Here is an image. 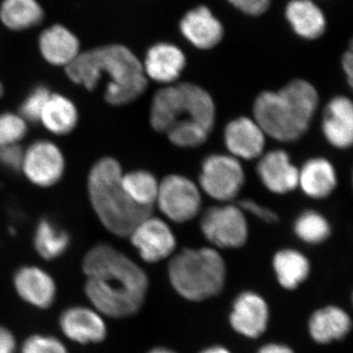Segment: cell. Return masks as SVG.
I'll return each mask as SVG.
<instances>
[{
	"label": "cell",
	"instance_id": "e0dca14e",
	"mask_svg": "<svg viewBox=\"0 0 353 353\" xmlns=\"http://www.w3.org/2000/svg\"><path fill=\"white\" fill-rule=\"evenodd\" d=\"M269 319L267 303L259 294L243 292L234 301L230 322L234 331L248 338L264 333Z\"/></svg>",
	"mask_w": 353,
	"mask_h": 353
},
{
	"label": "cell",
	"instance_id": "ba28073f",
	"mask_svg": "<svg viewBox=\"0 0 353 353\" xmlns=\"http://www.w3.org/2000/svg\"><path fill=\"white\" fill-rule=\"evenodd\" d=\"M201 229L212 245L221 248H241L248 236L243 210L232 204L208 208L202 215Z\"/></svg>",
	"mask_w": 353,
	"mask_h": 353
},
{
	"label": "cell",
	"instance_id": "4316f807",
	"mask_svg": "<svg viewBox=\"0 0 353 353\" xmlns=\"http://www.w3.org/2000/svg\"><path fill=\"white\" fill-rule=\"evenodd\" d=\"M34 243L37 252L43 259H55L66 252L70 245V236L52 221L43 219L37 227Z\"/></svg>",
	"mask_w": 353,
	"mask_h": 353
},
{
	"label": "cell",
	"instance_id": "603a6c76",
	"mask_svg": "<svg viewBox=\"0 0 353 353\" xmlns=\"http://www.w3.org/2000/svg\"><path fill=\"white\" fill-rule=\"evenodd\" d=\"M350 328V316L336 306L319 309L309 320V333L313 340L322 345L345 338Z\"/></svg>",
	"mask_w": 353,
	"mask_h": 353
},
{
	"label": "cell",
	"instance_id": "484cf974",
	"mask_svg": "<svg viewBox=\"0 0 353 353\" xmlns=\"http://www.w3.org/2000/svg\"><path fill=\"white\" fill-rule=\"evenodd\" d=\"M41 121L53 134H66L76 127L78 112L73 102L67 97L51 94L41 113Z\"/></svg>",
	"mask_w": 353,
	"mask_h": 353
},
{
	"label": "cell",
	"instance_id": "8fae6325",
	"mask_svg": "<svg viewBox=\"0 0 353 353\" xmlns=\"http://www.w3.org/2000/svg\"><path fill=\"white\" fill-rule=\"evenodd\" d=\"M22 169L32 183L50 187L63 175V155L54 143L38 141L25 152Z\"/></svg>",
	"mask_w": 353,
	"mask_h": 353
},
{
	"label": "cell",
	"instance_id": "9a60e30c",
	"mask_svg": "<svg viewBox=\"0 0 353 353\" xmlns=\"http://www.w3.org/2000/svg\"><path fill=\"white\" fill-rule=\"evenodd\" d=\"M257 175L264 187L274 194H285L299 187V170L284 150H273L260 157Z\"/></svg>",
	"mask_w": 353,
	"mask_h": 353
},
{
	"label": "cell",
	"instance_id": "d6a6232c",
	"mask_svg": "<svg viewBox=\"0 0 353 353\" xmlns=\"http://www.w3.org/2000/svg\"><path fill=\"white\" fill-rule=\"evenodd\" d=\"M24 150L17 143L0 148V165L9 171L19 172L24 160Z\"/></svg>",
	"mask_w": 353,
	"mask_h": 353
},
{
	"label": "cell",
	"instance_id": "e575fe53",
	"mask_svg": "<svg viewBox=\"0 0 353 353\" xmlns=\"http://www.w3.org/2000/svg\"><path fill=\"white\" fill-rule=\"evenodd\" d=\"M241 210H245L250 214L254 215L255 217L263 221L268 224H275L279 221L277 213L274 212L270 208H265L259 202L252 201V199H245L240 202Z\"/></svg>",
	"mask_w": 353,
	"mask_h": 353
},
{
	"label": "cell",
	"instance_id": "60d3db41",
	"mask_svg": "<svg viewBox=\"0 0 353 353\" xmlns=\"http://www.w3.org/2000/svg\"><path fill=\"white\" fill-rule=\"evenodd\" d=\"M3 94V87H2L1 83H0V97Z\"/></svg>",
	"mask_w": 353,
	"mask_h": 353
},
{
	"label": "cell",
	"instance_id": "6da1fadb",
	"mask_svg": "<svg viewBox=\"0 0 353 353\" xmlns=\"http://www.w3.org/2000/svg\"><path fill=\"white\" fill-rule=\"evenodd\" d=\"M85 294L101 314L125 318L143 306L148 288L145 272L113 246L99 243L85 255Z\"/></svg>",
	"mask_w": 353,
	"mask_h": 353
},
{
	"label": "cell",
	"instance_id": "cb8c5ba5",
	"mask_svg": "<svg viewBox=\"0 0 353 353\" xmlns=\"http://www.w3.org/2000/svg\"><path fill=\"white\" fill-rule=\"evenodd\" d=\"M273 266L279 283L287 290L296 289L307 279L310 272L308 259L294 250H283L276 253Z\"/></svg>",
	"mask_w": 353,
	"mask_h": 353
},
{
	"label": "cell",
	"instance_id": "74e56055",
	"mask_svg": "<svg viewBox=\"0 0 353 353\" xmlns=\"http://www.w3.org/2000/svg\"><path fill=\"white\" fill-rule=\"evenodd\" d=\"M259 353H294V352L285 345L270 343L260 348Z\"/></svg>",
	"mask_w": 353,
	"mask_h": 353
},
{
	"label": "cell",
	"instance_id": "4fadbf2b",
	"mask_svg": "<svg viewBox=\"0 0 353 353\" xmlns=\"http://www.w3.org/2000/svg\"><path fill=\"white\" fill-rule=\"evenodd\" d=\"M62 333L76 343H101L108 334L105 322L94 309L75 306L66 309L59 320Z\"/></svg>",
	"mask_w": 353,
	"mask_h": 353
},
{
	"label": "cell",
	"instance_id": "f1b7e54d",
	"mask_svg": "<svg viewBox=\"0 0 353 353\" xmlns=\"http://www.w3.org/2000/svg\"><path fill=\"white\" fill-rule=\"evenodd\" d=\"M294 233L297 238L310 245H318L331 234V226L324 216L314 210H306L294 222Z\"/></svg>",
	"mask_w": 353,
	"mask_h": 353
},
{
	"label": "cell",
	"instance_id": "f546056e",
	"mask_svg": "<svg viewBox=\"0 0 353 353\" xmlns=\"http://www.w3.org/2000/svg\"><path fill=\"white\" fill-rule=\"evenodd\" d=\"M51 94L48 88L39 85L32 90L21 104L20 114L23 120L37 123L41 121V113Z\"/></svg>",
	"mask_w": 353,
	"mask_h": 353
},
{
	"label": "cell",
	"instance_id": "9c48e42d",
	"mask_svg": "<svg viewBox=\"0 0 353 353\" xmlns=\"http://www.w3.org/2000/svg\"><path fill=\"white\" fill-rule=\"evenodd\" d=\"M157 202L168 219L182 224L194 219L201 211V190L185 176L169 175L159 183Z\"/></svg>",
	"mask_w": 353,
	"mask_h": 353
},
{
	"label": "cell",
	"instance_id": "30bf717a",
	"mask_svg": "<svg viewBox=\"0 0 353 353\" xmlns=\"http://www.w3.org/2000/svg\"><path fill=\"white\" fill-rule=\"evenodd\" d=\"M130 236L141 259L148 263L170 256L176 245L175 236L168 224L152 216L143 220Z\"/></svg>",
	"mask_w": 353,
	"mask_h": 353
},
{
	"label": "cell",
	"instance_id": "5b68a950",
	"mask_svg": "<svg viewBox=\"0 0 353 353\" xmlns=\"http://www.w3.org/2000/svg\"><path fill=\"white\" fill-rule=\"evenodd\" d=\"M216 108L211 95L192 83L167 85L155 92L150 108L153 129L167 132L178 127L197 126L212 132Z\"/></svg>",
	"mask_w": 353,
	"mask_h": 353
},
{
	"label": "cell",
	"instance_id": "836d02e7",
	"mask_svg": "<svg viewBox=\"0 0 353 353\" xmlns=\"http://www.w3.org/2000/svg\"><path fill=\"white\" fill-rule=\"evenodd\" d=\"M231 6L248 16L263 15L271 6L272 0H228Z\"/></svg>",
	"mask_w": 353,
	"mask_h": 353
},
{
	"label": "cell",
	"instance_id": "ffe728a7",
	"mask_svg": "<svg viewBox=\"0 0 353 353\" xmlns=\"http://www.w3.org/2000/svg\"><path fill=\"white\" fill-rule=\"evenodd\" d=\"M285 14L292 31L301 38L315 41L326 32V17L312 0H290Z\"/></svg>",
	"mask_w": 353,
	"mask_h": 353
},
{
	"label": "cell",
	"instance_id": "d4e9b609",
	"mask_svg": "<svg viewBox=\"0 0 353 353\" xmlns=\"http://www.w3.org/2000/svg\"><path fill=\"white\" fill-rule=\"evenodd\" d=\"M43 18V8L37 0H3L0 6V20L12 31L34 27Z\"/></svg>",
	"mask_w": 353,
	"mask_h": 353
},
{
	"label": "cell",
	"instance_id": "44dd1931",
	"mask_svg": "<svg viewBox=\"0 0 353 353\" xmlns=\"http://www.w3.org/2000/svg\"><path fill=\"white\" fill-rule=\"evenodd\" d=\"M39 50L50 64L67 67L80 54V43L75 34L63 26L54 25L39 37Z\"/></svg>",
	"mask_w": 353,
	"mask_h": 353
},
{
	"label": "cell",
	"instance_id": "83f0119b",
	"mask_svg": "<svg viewBox=\"0 0 353 353\" xmlns=\"http://www.w3.org/2000/svg\"><path fill=\"white\" fill-rule=\"evenodd\" d=\"M122 185L128 196L139 205L152 208L157 202L159 183L150 172H130L122 176Z\"/></svg>",
	"mask_w": 353,
	"mask_h": 353
},
{
	"label": "cell",
	"instance_id": "8d00e7d4",
	"mask_svg": "<svg viewBox=\"0 0 353 353\" xmlns=\"http://www.w3.org/2000/svg\"><path fill=\"white\" fill-rule=\"evenodd\" d=\"M341 67H343V72H345V77H347L348 85L352 87L353 83V53L352 46H350V50L343 53V59H341Z\"/></svg>",
	"mask_w": 353,
	"mask_h": 353
},
{
	"label": "cell",
	"instance_id": "2e32d148",
	"mask_svg": "<svg viewBox=\"0 0 353 353\" xmlns=\"http://www.w3.org/2000/svg\"><path fill=\"white\" fill-rule=\"evenodd\" d=\"M187 59L182 50L170 43H158L148 50L143 64L146 77L171 85L182 75Z\"/></svg>",
	"mask_w": 353,
	"mask_h": 353
},
{
	"label": "cell",
	"instance_id": "5bb4252c",
	"mask_svg": "<svg viewBox=\"0 0 353 353\" xmlns=\"http://www.w3.org/2000/svg\"><path fill=\"white\" fill-rule=\"evenodd\" d=\"M265 136L254 119L236 118L225 128V145L236 159L252 160L263 154Z\"/></svg>",
	"mask_w": 353,
	"mask_h": 353
},
{
	"label": "cell",
	"instance_id": "7a4b0ae2",
	"mask_svg": "<svg viewBox=\"0 0 353 353\" xmlns=\"http://www.w3.org/2000/svg\"><path fill=\"white\" fill-rule=\"evenodd\" d=\"M70 80L88 90L97 88L101 76L108 77L105 101L120 106L136 101L148 87V77L139 58L126 46L111 44L80 53L66 67Z\"/></svg>",
	"mask_w": 353,
	"mask_h": 353
},
{
	"label": "cell",
	"instance_id": "ac0fdd59",
	"mask_svg": "<svg viewBox=\"0 0 353 353\" xmlns=\"http://www.w3.org/2000/svg\"><path fill=\"white\" fill-rule=\"evenodd\" d=\"M14 287L21 299L38 308H48L57 296V285L38 267H22L14 276Z\"/></svg>",
	"mask_w": 353,
	"mask_h": 353
},
{
	"label": "cell",
	"instance_id": "7c38bea8",
	"mask_svg": "<svg viewBox=\"0 0 353 353\" xmlns=\"http://www.w3.org/2000/svg\"><path fill=\"white\" fill-rule=\"evenodd\" d=\"M181 32L189 43L199 50H212L224 38V27L208 7H194L183 15Z\"/></svg>",
	"mask_w": 353,
	"mask_h": 353
},
{
	"label": "cell",
	"instance_id": "52a82bcc",
	"mask_svg": "<svg viewBox=\"0 0 353 353\" xmlns=\"http://www.w3.org/2000/svg\"><path fill=\"white\" fill-rule=\"evenodd\" d=\"M199 183L203 192L216 201H233L245 183V172L232 155L212 154L202 163Z\"/></svg>",
	"mask_w": 353,
	"mask_h": 353
},
{
	"label": "cell",
	"instance_id": "f35d334b",
	"mask_svg": "<svg viewBox=\"0 0 353 353\" xmlns=\"http://www.w3.org/2000/svg\"><path fill=\"white\" fill-rule=\"evenodd\" d=\"M201 353H231L226 348L222 347H209Z\"/></svg>",
	"mask_w": 353,
	"mask_h": 353
},
{
	"label": "cell",
	"instance_id": "1f68e13d",
	"mask_svg": "<svg viewBox=\"0 0 353 353\" xmlns=\"http://www.w3.org/2000/svg\"><path fill=\"white\" fill-rule=\"evenodd\" d=\"M21 353H68V350L54 336L34 334L23 343Z\"/></svg>",
	"mask_w": 353,
	"mask_h": 353
},
{
	"label": "cell",
	"instance_id": "4dcf8cb0",
	"mask_svg": "<svg viewBox=\"0 0 353 353\" xmlns=\"http://www.w3.org/2000/svg\"><path fill=\"white\" fill-rule=\"evenodd\" d=\"M27 132L25 121L12 113L0 114V148L17 143Z\"/></svg>",
	"mask_w": 353,
	"mask_h": 353
},
{
	"label": "cell",
	"instance_id": "7402d4cb",
	"mask_svg": "<svg viewBox=\"0 0 353 353\" xmlns=\"http://www.w3.org/2000/svg\"><path fill=\"white\" fill-rule=\"evenodd\" d=\"M299 185L306 196L322 199L329 196L336 187L333 165L325 158H312L299 170Z\"/></svg>",
	"mask_w": 353,
	"mask_h": 353
},
{
	"label": "cell",
	"instance_id": "8992f818",
	"mask_svg": "<svg viewBox=\"0 0 353 353\" xmlns=\"http://www.w3.org/2000/svg\"><path fill=\"white\" fill-rule=\"evenodd\" d=\"M168 273L176 292L189 301H199L222 290L226 265L213 248H185L170 260Z\"/></svg>",
	"mask_w": 353,
	"mask_h": 353
},
{
	"label": "cell",
	"instance_id": "3957f363",
	"mask_svg": "<svg viewBox=\"0 0 353 353\" xmlns=\"http://www.w3.org/2000/svg\"><path fill=\"white\" fill-rule=\"evenodd\" d=\"M319 104L312 83L296 79L278 92H261L253 104V116L265 134L283 143L306 134Z\"/></svg>",
	"mask_w": 353,
	"mask_h": 353
},
{
	"label": "cell",
	"instance_id": "277c9868",
	"mask_svg": "<svg viewBox=\"0 0 353 353\" xmlns=\"http://www.w3.org/2000/svg\"><path fill=\"white\" fill-rule=\"evenodd\" d=\"M122 168L111 157L102 158L88 175V194L95 213L111 233L130 236L152 214V208L139 205L122 185Z\"/></svg>",
	"mask_w": 353,
	"mask_h": 353
},
{
	"label": "cell",
	"instance_id": "d590c367",
	"mask_svg": "<svg viewBox=\"0 0 353 353\" xmlns=\"http://www.w3.org/2000/svg\"><path fill=\"white\" fill-rule=\"evenodd\" d=\"M16 341L8 329L0 326V353H15Z\"/></svg>",
	"mask_w": 353,
	"mask_h": 353
},
{
	"label": "cell",
	"instance_id": "d6986e66",
	"mask_svg": "<svg viewBox=\"0 0 353 353\" xmlns=\"http://www.w3.org/2000/svg\"><path fill=\"white\" fill-rule=\"evenodd\" d=\"M322 131L332 145L341 150L350 148L353 141V105L350 99L336 97L327 104Z\"/></svg>",
	"mask_w": 353,
	"mask_h": 353
},
{
	"label": "cell",
	"instance_id": "ab89813d",
	"mask_svg": "<svg viewBox=\"0 0 353 353\" xmlns=\"http://www.w3.org/2000/svg\"><path fill=\"white\" fill-rule=\"evenodd\" d=\"M148 353H175L172 352V350H167V348L158 347L154 348V350H150V352Z\"/></svg>",
	"mask_w": 353,
	"mask_h": 353
}]
</instances>
